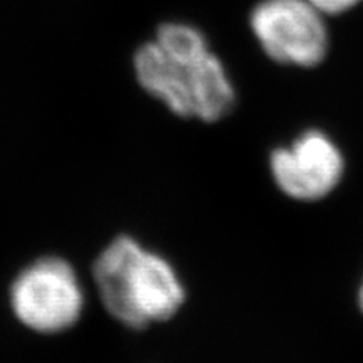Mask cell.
<instances>
[{
	"mask_svg": "<svg viewBox=\"0 0 363 363\" xmlns=\"http://www.w3.org/2000/svg\"><path fill=\"white\" fill-rule=\"evenodd\" d=\"M135 74L148 94L175 115L214 123L229 115L235 89L224 62L199 27L167 22L136 49Z\"/></svg>",
	"mask_w": 363,
	"mask_h": 363,
	"instance_id": "cell-1",
	"label": "cell"
},
{
	"mask_svg": "<svg viewBox=\"0 0 363 363\" xmlns=\"http://www.w3.org/2000/svg\"><path fill=\"white\" fill-rule=\"evenodd\" d=\"M94 281L106 311L130 328L169 320L185 301L174 266L126 235L99 254Z\"/></svg>",
	"mask_w": 363,
	"mask_h": 363,
	"instance_id": "cell-2",
	"label": "cell"
},
{
	"mask_svg": "<svg viewBox=\"0 0 363 363\" xmlns=\"http://www.w3.org/2000/svg\"><path fill=\"white\" fill-rule=\"evenodd\" d=\"M249 27L262 52L278 65L315 67L328 54L326 16L310 0H259L249 13Z\"/></svg>",
	"mask_w": 363,
	"mask_h": 363,
	"instance_id": "cell-3",
	"label": "cell"
},
{
	"mask_svg": "<svg viewBox=\"0 0 363 363\" xmlns=\"http://www.w3.org/2000/svg\"><path fill=\"white\" fill-rule=\"evenodd\" d=\"M13 315L38 333H59L79 320L84 293L69 262L44 257L27 266L11 288Z\"/></svg>",
	"mask_w": 363,
	"mask_h": 363,
	"instance_id": "cell-4",
	"label": "cell"
},
{
	"mask_svg": "<svg viewBox=\"0 0 363 363\" xmlns=\"http://www.w3.org/2000/svg\"><path fill=\"white\" fill-rule=\"evenodd\" d=\"M271 174L278 189L299 202H316L338 187L345 158L338 145L320 130H308L271 153Z\"/></svg>",
	"mask_w": 363,
	"mask_h": 363,
	"instance_id": "cell-5",
	"label": "cell"
},
{
	"mask_svg": "<svg viewBox=\"0 0 363 363\" xmlns=\"http://www.w3.org/2000/svg\"><path fill=\"white\" fill-rule=\"evenodd\" d=\"M310 2L318 9V11L323 12L325 16L328 17L340 16V13L352 11L353 7H357L358 4L363 2V0H310Z\"/></svg>",
	"mask_w": 363,
	"mask_h": 363,
	"instance_id": "cell-6",
	"label": "cell"
},
{
	"mask_svg": "<svg viewBox=\"0 0 363 363\" xmlns=\"http://www.w3.org/2000/svg\"><path fill=\"white\" fill-rule=\"evenodd\" d=\"M358 305H360V310L363 313V281L360 284V289H358Z\"/></svg>",
	"mask_w": 363,
	"mask_h": 363,
	"instance_id": "cell-7",
	"label": "cell"
}]
</instances>
